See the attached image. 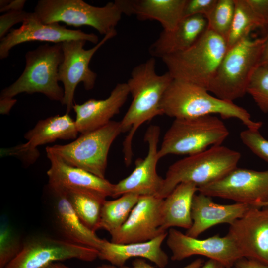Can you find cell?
<instances>
[{
	"label": "cell",
	"mask_w": 268,
	"mask_h": 268,
	"mask_svg": "<svg viewBox=\"0 0 268 268\" xmlns=\"http://www.w3.org/2000/svg\"><path fill=\"white\" fill-rule=\"evenodd\" d=\"M155 58L151 57L135 66L128 79L132 101L120 121L122 133L128 132L123 142L124 161L130 165L133 155L132 141L135 132L144 123L163 115L160 103L173 78L167 72L159 75L155 70Z\"/></svg>",
	"instance_id": "cell-1"
},
{
	"label": "cell",
	"mask_w": 268,
	"mask_h": 268,
	"mask_svg": "<svg viewBox=\"0 0 268 268\" xmlns=\"http://www.w3.org/2000/svg\"><path fill=\"white\" fill-rule=\"evenodd\" d=\"M209 93L202 86L173 79L163 96L160 109L174 119L218 114L223 119H237L250 130H259L262 126L261 122L253 121L245 109Z\"/></svg>",
	"instance_id": "cell-2"
},
{
	"label": "cell",
	"mask_w": 268,
	"mask_h": 268,
	"mask_svg": "<svg viewBox=\"0 0 268 268\" xmlns=\"http://www.w3.org/2000/svg\"><path fill=\"white\" fill-rule=\"evenodd\" d=\"M266 40V35L254 39L248 36L228 48L207 90L229 102L243 97L260 66Z\"/></svg>",
	"instance_id": "cell-3"
},
{
	"label": "cell",
	"mask_w": 268,
	"mask_h": 268,
	"mask_svg": "<svg viewBox=\"0 0 268 268\" xmlns=\"http://www.w3.org/2000/svg\"><path fill=\"white\" fill-rule=\"evenodd\" d=\"M227 50L225 39L207 28L190 48L161 59L174 79L207 89Z\"/></svg>",
	"instance_id": "cell-4"
},
{
	"label": "cell",
	"mask_w": 268,
	"mask_h": 268,
	"mask_svg": "<svg viewBox=\"0 0 268 268\" xmlns=\"http://www.w3.org/2000/svg\"><path fill=\"white\" fill-rule=\"evenodd\" d=\"M240 158L238 151L219 145L179 160L169 167L157 197L164 199L181 183L198 188L216 181L236 168Z\"/></svg>",
	"instance_id": "cell-5"
},
{
	"label": "cell",
	"mask_w": 268,
	"mask_h": 268,
	"mask_svg": "<svg viewBox=\"0 0 268 268\" xmlns=\"http://www.w3.org/2000/svg\"><path fill=\"white\" fill-rule=\"evenodd\" d=\"M25 57L23 72L14 82L1 90L0 97L39 93L61 103L64 91L58 83V70L63 59L62 43L40 45L27 52Z\"/></svg>",
	"instance_id": "cell-6"
},
{
	"label": "cell",
	"mask_w": 268,
	"mask_h": 268,
	"mask_svg": "<svg viewBox=\"0 0 268 268\" xmlns=\"http://www.w3.org/2000/svg\"><path fill=\"white\" fill-rule=\"evenodd\" d=\"M229 134L225 124L213 115L174 119L163 136L158 158L170 154L193 155L221 145Z\"/></svg>",
	"instance_id": "cell-7"
},
{
	"label": "cell",
	"mask_w": 268,
	"mask_h": 268,
	"mask_svg": "<svg viewBox=\"0 0 268 268\" xmlns=\"http://www.w3.org/2000/svg\"><path fill=\"white\" fill-rule=\"evenodd\" d=\"M34 12L45 24L62 22L74 27L88 26L104 36L116 30L123 14L117 0L100 7L82 0H40Z\"/></svg>",
	"instance_id": "cell-8"
},
{
	"label": "cell",
	"mask_w": 268,
	"mask_h": 268,
	"mask_svg": "<svg viewBox=\"0 0 268 268\" xmlns=\"http://www.w3.org/2000/svg\"><path fill=\"white\" fill-rule=\"evenodd\" d=\"M122 133L120 121L111 120L102 127L81 134L72 142L47 146L46 150L53 153L69 165L105 178L110 148Z\"/></svg>",
	"instance_id": "cell-9"
},
{
	"label": "cell",
	"mask_w": 268,
	"mask_h": 268,
	"mask_svg": "<svg viewBox=\"0 0 268 268\" xmlns=\"http://www.w3.org/2000/svg\"><path fill=\"white\" fill-rule=\"evenodd\" d=\"M98 257V251L96 249L63 238L37 236L23 242L19 253L4 268H44L66 260L92 262Z\"/></svg>",
	"instance_id": "cell-10"
},
{
	"label": "cell",
	"mask_w": 268,
	"mask_h": 268,
	"mask_svg": "<svg viewBox=\"0 0 268 268\" xmlns=\"http://www.w3.org/2000/svg\"><path fill=\"white\" fill-rule=\"evenodd\" d=\"M117 35L116 30L105 35L93 47L86 50V41L75 40L62 43L63 59L59 67L58 78L64 86V95L61 104L69 113L74 104V98L77 85L82 82L86 90H92L97 74L89 68L90 62L98 50L107 41Z\"/></svg>",
	"instance_id": "cell-11"
},
{
	"label": "cell",
	"mask_w": 268,
	"mask_h": 268,
	"mask_svg": "<svg viewBox=\"0 0 268 268\" xmlns=\"http://www.w3.org/2000/svg\"><path fill=\"white\" fill-rule=\"evenodd\" d=\"M198 191L259 208L268 200V170L259 171L237 167L219 179L198 187Z\"/></svg>",
	"instance_id": "cell-12"
},
{
	"label": "cell",
	"mask_w": 268,
	"mask_h": 268,
	"mask_svg": "<svg viewBox=\"0 0 268 268\" xmlns=\"http://www.w3.org/2000/svg\"><path fill=\"white\" fill-rule=\"evenodd\" d=\"M166 244L171 251L173 261H181L194 255H201L215 260L225 268L234 266L242 256L233 241L227 235L216 234L199 239L174 228L167 232Z\"/></svg>",
	"instance_id": "cell-13"
},
{
	"label": "cell",
	"mask_w": 268,
	"mask_h": 268,
	"mask_svg": "<svg viewBox=\"0 0 268 268\" xmlns=\"http://www.w3.org/2000/svg\"><path fill=\"white\" fill-rule=\"evenodd\" d=\"M75 40H84L95 44L99 42L98 36L93 33L68 29L59 23L45 24L34 12H30L19 28L11 30L0 39V59L6 58L13 47L23 43L40 41L57 44Z\"/></svg>",
	"instance_id": "cell-14"
},
{
	"label": "cell",
	"mask_w": 268,
	"mask_h": 268,
	"mask_svg": "<svg viewBox=\"0 0 268 268\" xmlns=\"http://www.w3.org/2000/svg\"><path fill=\"white\" fill-rule=\"evenodd\" d=\"M160 134V128L157 125L148 128L144 136L148 144L147 155L136 161L135 168L128 176L114 184L112 197L128 193L157 196L164 181L157 172Z\"/></svg>",
	"instance_id": "cell-15"
},
{
	"label": "cell",
	"mask_w": 268,
	"mask_h": 268,
	"mask_svg": "<svg viewBox=\"0 0 268 268\" xmlns=\"http://www.w3.org/2000/svg\"><path fill=\"white\" fill-rule=\"evenodd\" d=\"M250 207L230 224L227 235L243 257L268 265V207Z\"/></svg>",
	"instance_id": "cell-16"
},
{
	"label": "cell",
	"mask_w": 268,
	"mask_h": 268,
	"mask_svg": "<svg viewBox=\"0 0 268 268\" xmlns=\"http://www.w3.org/2000/svg\"><path fill=\"white\" fill-rule=\"evenodd\" d=\"M164 199L154 196H140L124 224L111 235L116 244L143 242L162 233L161 207Z\"/></svg>",
	"instance_id": "cell-17"
},
{
	"label": "cell",
	"mask_w": 268,
	"mask_h": 268,
	"mask_svg": "<svg viewBox=\"0 0 268 268\" xmlns=\"http://www.w3.org/2000/svg\"><path fill=\"white\" fill-rule=\"evenodd\" d=\"M46 152L51 164L47 172L48 186L63 191L91 192L105 198L112 196L114 184L105 178L69 165L53 153Z\"/></svg>",
	"instance_id": "cell-18"
},
{
	"label": "cell",
	"mask_w": 268,
	"mask_h": 268,
	"mask_svg": "<svg viewBox=\"0 0 268 268\" xmlns=\"http://www.w3.org/2000/svg\"><path fill=\"white\" fill-rule=\"evenodd\" d=\"M130 94L127 83H118L105 99H90L72 109L76 114L75 122L79 133H86L109 123L118 114Z\"/></svg>",
	"instance_id": "cell-19"
},
{
	"label": "cell",
	"mask_w": 268,
	"mask_h": 268,
	"mask_svg": "<svg viewBox=\"0 0 268 268\" xmlns=\"http://www.w3.org/2000/svg\"><path fill=\"white\" fill-rule=\"evenodd\" d=\"M250 206L241 203L220 204L213 202L211 197L199 193L193 197L191 217L192 225L185 233L197 238L209 228L217 224L229 225L241 217Z\"/></svg>",
	"instance_id": "cell-20"
},
{
	"label": "cell",
	"mask_w": 268,
	"mask_h": 268,
	"mask_svg": "<svg viewBox=\"0 0 268 268\" xmlns=\"http://www.w3.org/2000/svg\"><path fill=\"white\" fill-rule=\"evenodd\" d=\"M53 203L55 219L63 239L73 243L97 249L104 239L87 227L80 219L68 201L65 193L47 186Z\"/></svg>",
	"instance_id": "cell-21"
},
{
	"label": "cell",
	"mask_w": 268,
	"mask_h": 268,
	"mask_svg": "<svg viewBox=\"0 0 268 268\" xmlns=\"http://www.w3.org/2000/svg\"><path fill=\"white\" fill-rule=\"evenodd\" d=\"M167 236V232L155 238L143 242L116 244L104 239L98 250V257L111 264L120 268L132 258L147 259L160 268H165L169 261L168 256L161 245Z\"/></svg>",
	"instance_id": "cell-22"
},
{
	"label": "cell",
	"mask_w": 268,
	"mask_h": 268,
	"mask_svg": "<svg viewBox=\"0 0 268 268\" xmlns=\"http://www.w3.org/2000/svg\"><path fill=\"white\" fill-rule=\"evenodd\" d=\"M207 26V21L203 15L184 17L173 30H163L150 46L149 53L152 57L161 59L186 50L198 40Z\"/></svg>",
	"instance_id": "cell-23"
},
{
	"label": "cell",
	"mask_w": 268,
	"mask_h": 268,
	"mask_svg": "<svg viewBox=\"0 0 268 268\" xmlns=\"http://www.w3.org/2000/svg\"><path fill=\"white\" fill-rule=\"evenodd\" d=\"M123 14L159 22L164 31L174 29L183 18L186 0H117Z\"/></svg>",
	"instance_id": "cell-24"
},
{
	"label": "cell",
	"mask_w": 268,
	"mask_h": 268,
	"mask_svg": "<svg viewBox=\"0 0 268 268\" xmlns=\"http://www.w3.org/2000/svg\"><path fill=\"white\" fill-rule=\"evenodd\" d=\"M198 191L194 183L184 182L178 184L163 201L161 207L162 233L177 227L189 229L192 225L191 208L194 195Z\"/></svg>",
	"instance_id": "cell-25"
},
{
	"label": "cell",
	"mask_w": 268,
	"mask_h": 268,
	"mask_svg": "<svg viewBox=\"0 0 268 268\" xmlns=\"http://www.w3.org/2000/svg\"><path fill=\"white\" fill-rule=\"evenodd\" d=\"M78 133L75 120L66 113L39 120L25 133L24 137L27 141L22 145L28 150L38 151V146L58 139H75Z\"/></svg>",
	"instance_id": "cell-26"
},
{
	"label": "cell",
	"mask_w": 268,
	"mask_h": 268,
	"mask_svg": "<svg viewBox=\"0 0 268 268\" xmlns=\"http://www.w3.org/2000/svg\"><path fill=\"white\" fill-rule=\"evenodd\" d=\"M63 191L83 223L94 232L100 229L101 209L106 198L91 192Z\"/></svg>",
	"instance_id": "cell-27"
},
{
	"label": "cell",
	"mask_w": 268,
	"mask_h": 268,
	"mask_svg": "<svg viewBox=\"0 0 268 268\" xmlns=\"http://www.w3.org/2000/svg\"><path fill=\"white\" fill-rule=\"evenodd\" d=\"M139 198L137 195L128 193L114 200H106L101 209L99 228L110 235L118 230L128 219Z\"/></svg>",
	"instance_id": "cell-28"
},
{
	"label": "cell",
	"mask_w": 268,
	"mask_h": 268,
	"mask_svg": "<svg viewBox=\"0 0 268 268\" xmlns=\"http://www.w3.org/2000/svg\"><path fill=\"white\" fill-rule=\"evenodd\" d=\"M235 11L231 26L226 39L227 49L243 39L250 36L256 28L265 29L247 0H234Z\"/></svg>",
	"instance_id": "cell-29"
},
{
	"label": "cell",
	"mask_w": 268,
	"mask_h": 268,
	"mask_svg": "<svg viewBox=\"0 0 268 268\" xmlns=\"http://www.w3.org/2000/svg\"><path fill=\"white\" fill-rule=\"evenodd\" d=\"M235 11L234 0H217L213 9L206 18L207 28L226 39Z\"/></svg>",
	"instance_id": "cell-30"
},
{
	"label": "cell",
	"mask_w": 268,
	"mask_h": 268,
	"mask_svg": "<svg viewBox=\"0 0 268 268\" xmlns=\"http://www.w3.org/2000/svg\"><path fill=\"white\" fill-rule=\"evenodd\" d=\"M23 243L14 228L6 220L0 225V268H4L20 252Z\"/></svg>",
	"instance_id": "cell-31"
},
{
	"label": "cell",
	"mask_w": 268,
	"mask_h": 268,
	"mask_svg": "<svg viewBox=\"0 0 268 268\" xmlns=\"http://www.w3.org/2000/svg\"><path fill=\"white\" fill-rule=\"evenodd\" d=\"M249 93L260 109L268 113V67L259 66L254 71L248 87Z\"/></svg>",
	"instance_id": "cell-32"
},
{
	"label": "cell",
	"mask_w": 268,
	"mask_h": 268,
	"mask_svg": "<svg viewBox=\"0 0 268 268\" xmlns=\"http://www.w3.org/2000/svg\"><path fill=\"white\" fill-rule=\"evenodd\" d=\"M240 137L242 142L255 155L268 163V140L259 130L247 129L242 131Z\"/></svg>",
	"instance_id": "cell-33"
},
{
	"label": "cell",
	"mask_w": 268,
	"mask_h": 268,
	"mask_svg": "<svg viewBox=\"0 0 268 268\" xmlns=\"http://www.w3.org/2000/svg\"><path fill=\"white\" fill-rule=\"evenodd\" d=\"M217 0H186L185 5L183 18L201 15L206 19L210 14Z\"/></svg>",
	"instance_id": "cell-34"
},
{
	"label": "cell",
	"mask_w": 268,
	"mask_h": 268,
	"mask_svg": "<svg viewBox=\"0 0 268 268\" xmlns=\"http://www.w3.org/2000/svg\"><path fill=\"white\" fill-rule=\"evenodd\" d=\"M30 12L23 10L10 11L0 17V39L2 38L11 27L17 23L22 22L29 16Z\"/></svg>",
	"instance_id": "cell-35"
},
{
	"label": "cell",
	"mask_w": 268,
	"mask_h": 268,
	"mask_svg": "<svg viewBox=\"0 0 268 268\" xmlns=\"http://www.w3.org/2000/svg\"><path fill=\"white\" fill-rule=\"evenodd\" d=\"M39 152H32L24 149L19 144L8 148L0 149V156H14L27 165L34 163L39 158Z\"/></svg>",
	"instance_id": "cell-36"
},
{
	"label": "cell",
	"mask_w": 268,
	"mask_h": 268,
	"mask_svg": "<svg viewBox=\"0 0 268 268\" xmlns=\"http://www.w3.org/2000/svg\"><path fill=\"white\" fill-rule=\"evenodd\" d=\"M251 8L268 30V0H247Z\"/></svg>",
	"instance_id": "cell-37"
},
{
	"label": "cell",
	"mask_w": 268,
	"mask_h": 268,
	"mask_svg": "<svg viewBox=\"0 0 268 268\" xmlns=\"http://www.w3.org/2000/svg\"><path fill=\"white\" fill-rule=\"evenodd\" d=\"M204 264L203 260L198 258L181 268H201ZM119 268H154L142 258L135 259L131 267L124 266Z\"/></svg>",
	"instance_id": "cell-38"
},
{
	"label": "cell",
	"mask_w": 268,
	"mask_h": 268,
	"mask_svg": "<svg viewBox=\"0 0 268 268\" xmlns=\"http://www.w3.org/2000/svg\"><path fill=\"white\" fill-rule=\"evenodd\" d=\"M234 267L235 268H268V265L245 257L238 259Z\"/></svg>",
	"instance_id": "cell-39"
},
{
	"label": "cell",
	"mask_w": 268,
	"mask_h": 268,
	"mask_svg": "<svg viewBox=\"0 0 268 268\" xmlns=\"http://www.w3.org/2000/svg\"><path fill=\"white\" fill-rule=\"evenodd\" d=\"M16 102L17 100L14 98L0 97V113L2 115L8 114Z\"/></svg>",
	"instance_id": "cell-40"
},
{
	"label": "cell",
	"mask_w": 268,
	"mask_h": 268,
	"mask_svg": "<svg viewBox=\"0 0 268 268\" xmlns=\"http://www.w3.org/2000/svg\"><path fill=\"white\" fill-rule=\"evenodd\" d=\"M25 0H9L4 6L0 8V12H8L10 11H16L23 10L24 4L26 3Z\"/></svg>",
	"instance_id": "cell-41"
},
{
	"label": "cell",
	"mask_w": 268,
	"mask_h": 268,
	"mask_svg": "<svg viewBox=\"0 0 268 268\" xmlns=\"http://www.w3.org/2000/svg\"><path fill=\"white\" fill-rule=\"evenodd\" d=\"M266 35V40L264 44L260 66H266L268 67V30H267Z\"/></svg>",
	"instance_id": "cell-42"
},
{
	"label": "cell",
	"mask_w": 268,
	"mask_h": 268,
	"mask_svg": "<svg viewBox=\"0 0 268 268\" xmlns=\"http://www.w3.org/2000/svg\"><path fill=\"white\" fill-rule=\"evenodd\" d=\"M201 268H225V267L219 262L209 259L203 265Z\"/></svg>",
	"instance_id": "cell-43"
},
{
	"label": "cell",
	"mask_w": 268,
	"mask_h": 268,
	"mask_svg": "<svg viewBox=\"0 0 268 268\" xmlns=\"http://www.w3.org/2000/svg\"><path fill=\"white\" fill-rule=\"evenodd\" d=\"M44 268H70L67 265L59 262L53 263Z\"/></svg>",
	"instance_id": "cell-44"
},
{
	"label": "cell",
	"mask_w": 268,
	"mask_h": 268,
	"mask_svg": "<svg viewBox=\"0 0 268 268\" xmlns=\"http://www.w3.org/2000/svg\"><path fill=\"white\" fill-rule=\"evenodd\" d=\"M94 268H119L112 264H102Z\"/></svg>",
	"instance_id": "cell-45"
},
{
	"label": "cell",
	"mask_w": 268,
	"mask_h": 268,
	"mask_svg": "<svg viewBox=\"0 0 268 268\" xmlns=\"http://www.w3.org/2000/svg\"><path fill=\"white\" fill-rule=\"evenodd\" d=\"M262 207H268V200L266 201V202L262 203L260 205L259 208H261Z\"/></svg>",
	"instance_id": "cell-46"
},
{
	"label": "cell",
	"mask_w": 268,
	"mask_h": 268,
	"mask_svg": "<svg viewBox=\"0 0 268 268\" xmlns=\"http://www.w3.org/2000/svg\"><path fill=\"white\" fill-rule=\"evenodd\" d=\"M225 268H235L234 266H233V267Z\"/></svg>",
	"instance_id": "cell-47"
}]
</instances>
